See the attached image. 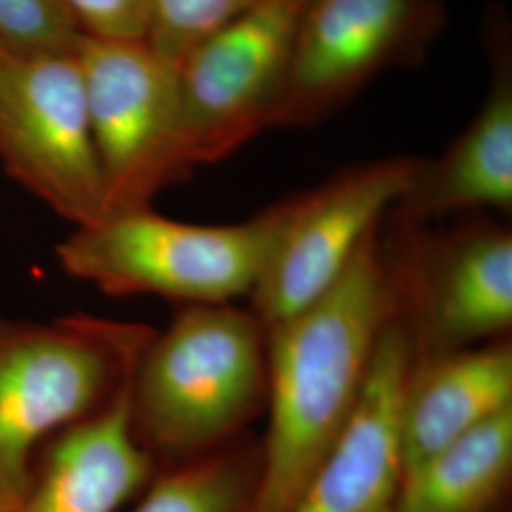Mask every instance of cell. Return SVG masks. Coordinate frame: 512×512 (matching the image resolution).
Listing matches in <instances>:
<instances>
[{
  "mask_svg": "<svg viewBox=\"0 0 512 512\" xmlns=\"http://www.w3.org/2000/svg\"><path fill=\"white\" fill-rule=\"evenodd\" d=\"M150 334L93 317L0 327V512L23 505L38 440L105 403Z\"/></svg>",
  "mask_w": 512,
  "mask_h": 512,
  "instance_id": "4",
  "label": "cell"
},
{
  "mask_svg": "<svg viewBox=\"0 0 512 512\" xmlns=\"http://www.w3.org/2000/svg\"><path fill=\"white\" fill-rule=\"evenodd\" d=\"M382 247L414 359L503 340L512 327V232L471 219L431 232L391 211Z\"/></svg>",
  "mask_w": 512,
  "mask_h": 512,
  "instance_id": "5",
  "label": "cell"
},
{
  "mask_svg": "<svg viewBox=\"0 0 512 512\" xmlns=\"http://www.w3.org/2000/svg\"><path fill=\"white\" fill-rule=\"evenodd\" d=\"M260 478V442L239 437L200 458L169 465L133 512H251Z\"/></svg>",
  "mask_w": 512,
  "mask_h": 512,
  "instance_id": "16",
  "label": "cell"
},
{
  "mask_svg": "<svg viewBox=\"0 0 512 512\" xmlns=\"http://www.w3.org/2000/svg\"><path fill=\"white\" fill-rule=\"evenodd\" d=\"M268 385V332L251 308L183 306L133 366L135 437L165 467L200 458L245 435L266 412Z\"/></svg>",
  "mask_w": 512,
  "mask_h": 512,
  "instance_id": "2",
  "label": "cell"
},
{
  "mask_svg": "<svg viewBox=\"0 0 512 512\" xmlns=\"http://www.w3.org/2000/svg\"><path fill=\"white\" fill-rule=\"evenodd\" d=\"M0 54H2V46H0Z\"/></svg>",
  "mask_w": 512,
  "mask_h": 512,
  "instance_id": "20",
  "label": "cell"
},
{
  "mask_svg": "<svg viewBox=\"0 0 512 512\" xmlns=\"http://www.w3.org/2000/svg\"><path fill=\"white\" fill-rule=\"evenodd\" d=\"M272 230V207L238 224H190L141 207L76 226L57 245V260L71 277L114 296L230 304L253 291Z\"/></svg>",
  "mask_w": 512,
  "mask_h": 512,
  "instance_id": "3",
  "label": "cell"
},
{
  "mask_svg": "<svg viewBox=\"0 0 512 512\" xmlns=\"http://www.w3.org/2000/svg\"><path fill=\"white\" fill-rule=\"evenodd\" d=\"M442 25V0H306L272 128L327 120L374 76L421 61Z\"/></svg>",
  "mask_w": 512,
  "mask_h": 512,
  "instance_id": "10",
  "label": "cell"
},
{
  "mask_svg": "<svg viewBox=\"0 0 512 512\" xmlns=\"http://www.w3.org/2000/svg\"><path fill=\"white\" fill-rule=\"evenodd\" d=\"M74 50L103 175L105 215L152 207L160 192L196 169L184 141L177 63L147 40L80 35Z\"/></svg>",
  "mask_w": 512,
  "mask_h": 512,
  "instance_id": "6",
  "label": "cell"
},
{
  "mask_svg": "<svg viewBox=\"0 0 512 512\" xmlns=\"http://www.w3.org/2000/svg\"><path fill=\"white\" fill-rule=\"evenodd\" d=\"M380 232L361 243L327 293L268 330V431L251 512L293 511L361 401L378 342L397 315Z\"/></svg>",
  "mask_w": 512,
  "mask_h": 512,
  "instance_id": "1",
  "label": "cell"
},
{
  "mask_svg": "<svg viewBox=\"0 0 512 512\" xmlns=\"http://www.w3.org/2000/svg\"><path fill=\"white\" fill-rule=\"evenodd\" d=\"M492 84L473 122L437 160H421L403 198L401 217L429 222L444 215L512 211L511 42L494 40Z\"/></svg>",
  "mask_w": 512,
  "mask_h": 512,
  "instance_id": "14",
  "label": "cell"
},
{
  "mask_svg": "<svg viewBox=\"0 0 512 512\" xmlns=\"http://www.w3.org/2000/svg\"><path fill=\"white\" fill-rule=\"evenodd\" d=\"M80 35L145 40L152 0H61Z\"/></svg>",
  "mask_w": 512,
  "mask_h": 512,
  "instance_id": "19",
  "label": "cell"
},
{
  "mask_svg": "<svg viewBox=\"0 0 512 512\" xmlns=\"http://www.w3.org/2000/svg\"><path fill=\"white\" fill-rule=\"evenodd\" d=\"M258 0H152L148 44L179 63L203 38L238 18Z\"/></svg>",
  "mask_w": 512,
  "mask_h": 512,
  "instance_id": "17",
  "label": "cell"
},
{
  "mask_svg": "<svg viewBox=\"0 0 512 512\" xmlns=\"http://www.w3.org/2000/svg\"><path fill=\"white\" fill-rule=\"evenodd\" d=\"M511 408L509 338L439 357L412 359L397 418L404 476Z\"/></svg>",
  "mask_w": 512,
  "mask_h": 512,
  "instance_id": "13",
  "label": "cell"
},
{
  "mask_svg": "<svg viewBox=\"0 0 512 512\" xmlns=\"http://www.w3.org/2000/svg\"><path fill=\"white\" fill-rule=\"evenodd\" d=\"M412 359L408 334L395 315L348 427L291 512H397L404 476L397 418Z\"/></svg>",
  "mask_w": 512,
  "mask_h": 512,
  "instance_id": "11",
  "label": "cell"
},
{
  "mask_svg": "<svg viewBox=\"0 0 512 512\" xmlns=\"http://www.w3.org/2000/svg\"><path fill=\"white\" fill-rule=\"evenodd\" d=\"M78 38L61 0H0V46L10 52L71 50Z\"/></svg>",
  "mask_w": 512,
  "mask_h": 512,
  "instance_id": "18",
  "label": "cell"
},
{
  "mask_svg": "<svg viewBox=\"0 0 512 512\" xmlns=\"http://www.w3.org/2000/svg\"><path fill=\"white\" fill-rule=\"evenodd\" d=\"M306 0H258L177 63L192 164H217L272 128Z\"/></svg>",
  "mask_w": 512,
  "mask_h": 512,
  "instance_id": "9",
  "label": "cell"
},
{
  "mask_svg": "<svg viewBox=\"0 0 512 512\" xmlns=\"http://www.w3.org/2000/svg\"><path fill=\"white\" fill-rule=\"evenodd\" d=\"M512 408L404 476L397 512H511Z\"/></svg>",
  "mask_w": 512,
  "mask_h": 512,
  "instance_id": "15",
  "label": "cell"
},
{
  "mask_svg": "<svg viewBox=\"0 0 512 512\" xmlns=\"http://www.w3.org/2000/svg\"><path fill=\"white\" fill-rule=\"evenodd\" d=\"M139 351L109 399L55 440L18 512H116L152 482L156 463L131 421Z\"/></svg>",
  "mask_w": 512,
  "mask_h": 512,
  "instance_id": "12",
  "label": "cell"
},
{
  "mask_svg": "<svg viewBox=\"0 0 512 512\" xmlns=\"http://www.w3.org/2000/svg\"><path fill=\"white\" fill-rule=\"evenodd\" d=\"M74 48L31 54L2 48L0 164L76 228L105 217V186Z\"/></svg>",
  "mask_w": 512,
  "mask_h": 512,
  "instance_id": "8",
  "label": "cell"
},
{
  "mask_svg": "<svg viewBox=\"0 0 512 512\" xmlns=\"http://www.w3.org/2000/svg\"><path fill=\"white\" fill-rule=\"evenodd\" d=\"M421 158L391 156L349 165L272 205L274 230L249 294L266 332L308 308L403 198Z\"/></svg>",
  "mask_w": 512,
  "mask_h": 512,
  "instance_id": "7",
  "label": "cell"
}]
</instances>
